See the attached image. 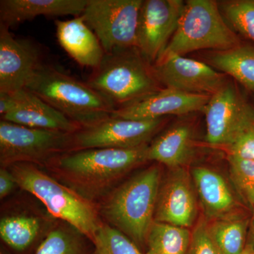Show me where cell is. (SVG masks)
I'll return each mask as SVG.
<instances>
[{
    "label": "cell",
    "instance_id": "obj_17",
    "mask_svg": "<svg viewBox=\"0 0 254 254\" xmlns=\"http://www.w3.org/2000/svg\"><path fill=\"white\" fill-rule=\"evenodd\" d=\"M14 94L17 103L16 107L3 116L1 120L31 128L71 133H76L82 128L26 88Z\"/></svg>",
    "mask_w": 254,
    "mask_h": 254
},
{
    "label": "cell",
    "instance_id": "obj_29",
    "mask_svg": "<svg viewBox=\"0 0 254 254\" xmlns=\"http://www.w3.org/2000/svg\"><path fill=\"white\" fill-rule=\"evenodd\" d=\"M187 254H223L210 235L206 219H200L195 223Z\"/></svg>",
    "mask_w": 254,
    "mask_h": 254
},
{
    "label": "cell",
    "instance_id": "obj_34",
    "mask_svg": "<svg viewBox=\"0 0 254 254\" xmlns=\"http://www.w3.org/2000/svg\"><path fill=\"white\" fill-rule=\"evenodd\" d=\"M241 254H254V246L247 245L245 250Z\"/></svg>",
    "mask_w": 254,
    "mask_h": 254
},
{
    "label": "cell",
    "instance_id": "obj_24",
    "mask_svg": "<svg viewBox=\"0 0 254 254\" xmlns=\"http://www.w3.org/2000/svg\"><path fill=\"white\" fill-rule=\"evenodd\" d=\"M39 220L26 215H14L1 218L0 236L13 250L21 252L33 244L39 234Z\"/></svg>",
    "mask_w": 254,
    "mask_h": 254
},
{
    "label": "cell",
    "instance_id": "obj_18",
    "mask_svg": "<svg viewBox=\"0 0 254 254\" xmlns=\"http://www.w3.org/2000/svg\"><path fill=\"white\" fill-rule=\"evenodd\" d=\"M60 46L81 66L95 69L103 61L105 51L98 37L85 22L83 16L55 21Z\"/></svg>",
    "mask_w": 254,
    "mask_h": 254
},
{
    "label": "cell",
    "instance_id": "obj_10",
    "mask_svg": "<svg viewBox=\"0 0 254 254\" xmlns=\"http://www.w3.org/2000/svg\"><path fill=\"white\" fill-rule=\"evenodd\" d=\"M206 141L214 145L230 146L254 126V109L236 88L226 83L210 97L204 110Z\"/></svg>",
    "mask_w": 254,
    "mask_h": 254
},
{
    "label": "cell",
    "instance_id": "obj_14",
    "mask_svg": "<svg viewBox=\"0 0 254 254\" xmlns=\"http://www.w3.org/2000/svg\"><path fill=\"white\" fill-rule=\"evenodd\" d=\"M9 29L0 25V92L14 93L24 89L44 63L36 43L16 38Z\"/></svg>",
    "mask_w": 254,
    "mask_h": 254
},
{
    "label": "cell",
    "instance_id": "obj_32",
    "mask_svg": "<svg viewBox=\"0 0 254 254\" xmlns=\"http://www.w3.org/2000/svg\"><path fill=\"white\" fill-rule=\"evenodd\" d=\"M16 99L14 93L0 92V115L1 118L11 113L16 107Z\"/></svg>",
    "mask_w": 254,
    "mask_h": 254
},
{
    "label": "cell",
    "instance_id": "obj_15",
    "mask_svg": "<svg viewBox=\"0 0 254 254\" xmlns=\"http://www.w3.org/2000/svg\"><path fill=\"white\" fill-rule=\"evenodd\" d=\"M210 95L193 94L161 88L136 102L118 108L111 117L127 120H150L168 115H187L204 110Z\"/></svg>",
    "mask_w": 254,
    "mask_h": 254
},
{
    "label": "cell",
    "instance_id": "obj_22",
    "mask_svg": "<svg viewBox=\"0 0 254 254\" xmlns=\"http://www.w3.org/2000/svg\"><path fill=\"white\" fill-rule=\"evenodd\" d=\"M250 219L237 215L208 221V230L223 254H241L247 247Z\"/></svg>",
    "mask_w": 254,
    "mask_h": 254
},
{
    "label": "cell",
    "instance_id": "obj_26",
    "mask_svg": "<svg viewBox=\"0 0 254 254\" xmlns=\"http://www.w3.org/2000/svg\"><path fill=\"white\" fill-rule=\"evenodd\" d=\"M218 4L227 25L254 42V0H227Z\"/></svg>",
    "mask_w": 254,
    "mask_h": 254
},
{
    "label": "cell",
    "instance_id": "obj_2",
    "mask_svg": "<svg viewBox=\"0 0 254 254\" xmlns=\"http://www.w3.org/2000/svg\"><path fill=\"white\" fill-rule=\"evenodd\" d=\"M161 172L152 165L118 187L102 206L103 216L138 247L146 246L155 211Z\"/></svg>",
    "mask_w": 254,
    "mask_h": 254
},
{
    "label": "cell",
    "instance_id": "obj_1",
    "mask_svg": "<svg viewBox=\"0 0 254 254\" xmlns=\"http://www.w3.org/2000/svg\"><path fill=\"white\" fill-rule=\"evenodd\" d=\"M26 89L39 97L82 128L112 116L115 107L88 83L43 64Z\"/></svg>",
    "mask_w": 254,
    "mask_h": 254
},
{
    "label": "cell",
    "instance_id": "obj_28",
    "mask_svg": "<svg viewBox=\"0 0 254 254\" xmlns=\"http://www.w3.org/2000/svg\"><path fill=\"white\" fill-rule=\"evenodd\" d=\"M228 163L232 185L241 197L254 207V161L229 155Z\"/></svg>",
    "mask_w": 254,
    "mask_h": 254
},
{
    "label": "cell",
    "instance_id": "obj_12",
    "mask_svg": "<svg viewBox=\"0 0 254 254\" xmlns=\"http://www.w3.org/2000/svg\"><path fill=\"white\" fill-rule=\"evenodd\" d=\"M185 1L145 0L137 29V48L151 64L163 54L176 31Z\"/></svg>",
    "mask_w": 254,
    "mask_h": 254
},
{
    "label": "cell",
    "instance_id": "obj_20",
    "mask_svg": "<svg viewBox=\"0 0 254 254\" xmlns=\"http://www.w3.org/2000/svg\"><path fill=\"white\" fill-rule=\"evenodd\" d=\"M193 153L191 129L187 125H177L163 132L148 145V159L170 169L185 168Z\"/></svg>",
    "mask_w": 254,
    "mask_h": 254
},
{
    "label": "cell",
    "instance_id": "obj_8",
    "mask_svg": "<svg viewBox=\"0 0 254 254\" xmlns=\"http://www.w3.org/2000/svg\"><path fill=\"white\" fill-rule=\"evenodd\" d=\"M143 0H88L82 16L105 53L137 48V29Z\"/></svg>",
    "mask_w": 254,
    "mask_h": 254
},
{
    "label": "cell",
    "instance_id": "obj_31",
    "mask_svg": "<svg viewBox=\"0 0 254 254\" xmlns=\"http://www.w3.org/2000/svg\"><path fill=\"white\" fill-rule=\"evenodd\" d=\"M15 186H17L12 173L7 168L0 169V198L7 196L12 191Z\"/></svg>",
    "mask_w": 254,
    "mask_h": 254
},
{
    "label": "cell",
    "instance_id": "obj_33",
    "mask_svg": "<svg viewBox=\"0 0 254 254\" xmlns=\"http://www.w3.org/2000/svg\"><path fill=\"white\" fill-rule=\"evenodd\" d=\"M247 245L254 246V213L253 216L250 219Z\"/></svg>",
    "mask_w": 254,
    "mask_h": 254
},
{
    "label": "cell",
    "instance_id": "obj_27",
    "mask_svg": "<svg viewBox=\"0 0 254 254\" xmlns=\"http://www.w3.org/2000/svg\"><path fill=\"white\" fill-rule=\"evenodd\" d=\"M92 242L93 254H143L127 235L108 225L101 224Z\"/></svg>",
    "mask_w": 254,
    "mask_h": 254
},
{
    "label": "cell",
    "instance_id": "obj_30",
    "mask_svg": "<svg viewBox=\"0 0 254 254\" xmlns=\"http://www.w3.org/2000/svg\"><path fill=\"white\" fill-rule=\"evenodd\" d=\"M228 148L229 155L254 161V126L241 135Z\"/></svg>",
    "mask_w": 254,
    "mask_h": 254
},
{
    "label": "cell",
    "instance_id": "obj_7",
    "mask_svg": "<svg viewBox=\"0 0 254 254\" xmlns=\"http://www.w3.org/2000/svg\"><path fill=\"white\" fill-rule=\"evenodd\" d=\"M73 148V133L0 122L1 168L20 163H49Z\"/></svg>",
    "mask_w": 254,
    "mask_h": 254
},
{
    "label": "cell",
    "instance_id": "obj_3",
    "mask_svg": "<svg viewBox=\"0 0 254 254\" xmlns=\"http://www.w3.org/2000/svg\"><path fill=\"white\" fill-rule=\"evenodd\" d=\"M149 144L133 148H91L68 152L49 163L87 195L94 194L148 161Z\"/></svg>",
    "mask_w": 254,
    "mask_h": 254
},
{
    "label": "cell",
    "instance_id": "obj_9",
    "mask_svg": "<svg viewBox=\"0 0 254 254\" xmlns=\"http://www.w3.org/2000/svg\"><path fill=\"white\" fill-rule=\"evenodd\" d=\"M165 118L127 120L110 117L73 133V151L91 148H133L148 144L160 131Z\"/></svg>",
    "mask_w": 254,
    "mask_h": 254
},
{
    "label": "cell",
    "instance_id": "obj_5",
    "mask_svg": "<svg viewBox=\"0 0 254 254\" xmlns=\"http://www.w3.org/2000/svg\"><path fill=\"white\" fill-rule=\"evenodd\" d=\"M10 167L17 186L41 200L53 216L93 240L101 223L88 198L60 183L33 164L20 163Z\"/></svg>",
    "mask_w": 254,
    "mask_h": 254
},
{
    "label": "cell",
    "instance_id": "obj_13",
    "mask_svg": "<svg viewBox=\"0 0 254 254\" xmlns=\"http://www.w3.org/2000/svg\"><path fill=\"white\" fill-rule=\"evenodd\" d=\"M198 204L190 173L185 168L170 169L160 183L155 221L190 229L197 222Z\"/></svg>",
    "mask_w": 254,
    "mask_h": 254
},
{
    "label": "cell",
    "instance_id": "obj_25",
    "mask_svg": "<svg viewBox=\"0 0 254 254\" xmlns=\"http://www.w3.org/2000/svg\"><path fill=\"white\" fill-rule=\"evenodd\" d=\"M83 237L70 225L57 227L47 235L36 254H87Z\"/></svg>",
    "mask_w": 254,
    "mask_h": 254
},
{
    "label": "cell",
    "instance_id": "obj_4",
    "mask_svg": "<svg viewBox=\"0 0 254 254\" xmlns=\"http://www.w3.org/2000/svg\"><path fill=\"white\" fill-rule=\"evenodd\" d=\"M86 83L103 95L115 110L161 89L153 65L138 48H120L105 53Z\"/></svg>",
    "mask_w": 254,
    "mask_h": 254
},
{
    "label": "cell",
    "instance_id": "obj_11",
    "mask_svg": "<svg viewBox=\"0 0 254 254\" xmlns=\"http://www.w3.org/2000/svg\"><path fill=\"white\" fill-rule=\"evenodd\" d=\"M152 65L159 83L177 91L211 96L227 83L210 65L182 55L164 53Z\"/></svg>",
    "mask_w": 254,
    "mask_h": 254
},
{
    "label": "cell",
    "instance_id": "obj_19",
    "mask_svg": "<svg viewBox=\"0 0 254 254\" xmlns=\"http://www.w3.org/2000/svg\"><path fill=\"white\" fill-rule=\"evenodd\" d=\"M88 0H1L0 25L14 27L38 16H81Z\"/></svg>",
    "mask_w": 254,
    "mask_h": 254
},
{
    "label": "cell",
    "instance_id": "obj_16",
    "mask_svg": "<svg viewBox=\"0 0 254 254\" xmlns=\"http://www.w3.org/2000/svg\"><path fill=\"white\" fill-rule=\"evenodd\" d=\"M198 201L208 221L230 218L237 213L238 202L228 182L218 172L195 167L190 172Z\"/></svg>",
    "mask_w": 254,
    "mask_h": 254
},
{
    "label": "cell",
    "instance_id": "obj_23",
    "mask_svg": "<svg viewBox=\"0 0 254 254\" xmlns=\"http://www.w3.org/2000/svg\"><path fill=\"white\" fill-rule=\"evenodd\" d=\"M190 237V229L154 221L147 238L145 254H187Z\"/></svg>",
    "mask_w": 254,
    "mask_h": 254
},
{
    "label": "cell",
    "instance_id": "obj_6",
    "mask_svg": "<svg viewBox=\"0 0 254 254\" xmlns=\"http://www.w3.org/2000/svg\"><path fill=\"white\" fill-rule=\"evenodd\" d=\"M240 45L213 0H188L164 53L184 55L201 50L224 51Z\"/></svg>",
    "mask_w": 254,
    "mask_h": 254
},
{
    "label": "cell",
    "instance_id": "obj_21",
    "mask_svg": "<svg viewBox=\"0 0 254 254\" xmlns=\"http://www.w3.org/2000/svg\"><path fill=\"white\" fill-rule=\"evenodd\" d=\"M210 66L235 78L245 88L254 90V48L239 45L209 57Z\"/></svg>",
    "mask_w": 254,
    "mask_h": 254
}]
</instances>
